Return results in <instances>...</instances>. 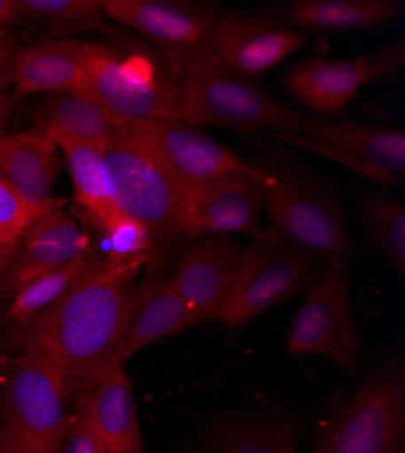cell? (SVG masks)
<instances>
[{
    "mask_svg": "<svg viewBox=\"0 0 405 453\" xmlns=\"http://www.w3.org/2000/svg\"><path fill=\"white\" fill-rule=\"evenodd\" d=\"M19 46L6 27H0V95L13 82Z\"/></svg>",
    "mask_w": 405,
    "mask_h": 453,
    "instance_id": "cell-34",
    "label": "cell"
},
{
    "mask_svg": "<svg viewBox=\"0 0 405 453\" xmlns=\"http://www.w3.org/2000/svg\"><path fill=\"white\" fill-rule=\"evenodd\" d=\"M371 82L367 55L356 58H309L289 73L287 86L306 107L335 115Z\"/></svg>",
    "mask_w": 405,
    "mask_h": 453,
    "instance_id": "cell-19",
    "label": "cell"
},
{
    "mask_svg": "<svg viewBox=\"0 0 405 453\" xmlns=\"http://www.w3.org/2000/svg\"><path fill=\"white\" fill-rule=\"evenodd\" d=\"M266 171L264 211L271 221L269 229L315 257L346 263L351 236L344 209L333 193L297 171Z\"/></svg>",
    "mask_w": 405,
    "mask_h": 453,
    "instance_id": "cell-5",
    "label": "cell"
},
{
    "mask_svg": "<svg viewBox=\"0 0 405 453\" xmlns=\"http://www.w3.org/2000/svg\"><path fill=\"white\" fill-rule=\"evenodd\" d=\"M199 323H202L200 316L175 290L169 278L147 280L135 288L121 337L119 357L126 363L140 350Z\"/></svg>",
    "mask_w": 405,
    "mask_h": 453,
    "instance_id": "cell-17",
    "label": "cell"
},
{
    "mask_svg": "<svg viewBox=\"0 0 405 453\" xmlns=\"http://www.w3.org/2000/svg\"><path fill=\"white\" fill-rule=\"evenodd\" d=\"M24 20L35 22L55 35H69L105 24L104 0H17Z\"/></svg>",
    "mask_w": 405,
    "mask_h": 453,
    "instance_id": "cell-28",
    "label": "cell"
},
{
    "mask_svg": "<svg viewBox=\"0 0 405 453\" xmlns=\"http://www.w3.org/2000/svg\"><path fill=\"white\" fill-rule=\"evenodd\" d=\"M403 439L405 373L393 361L360 385L313 453H403Z\"/></svg>",
    "mask_w": 405,
    "mask_h": 453,
    "instance_id": "cell-6",
    "label": "cell"
},
{
    "mask_svg": "<svg viewBox=\"0 0 405 453\" xmlns=\"http://www.w3.org/2000/svg\"><path fill=\"white\" fill-rule=\"evenodd\" d=\"M51 138L64 157L73 183V203L79 216L91 229L100 233L105 221L119 211L115 185L104 149L66 136Z\"/></svg>",
    "mask_w": 405,
    "mask_h": 453,
    "instance_id": "cell-22",
    "label": "cell"
},
{
    "mask_svg": "<svg viewBox=\"0 0 405 453\" xmlns=\"http://www.w3.org/2000/svg\"><path fill=\"white\" fill-rule=\"evenodd\" d=\"M117 359L102 372L88 397L81 403L107 453L144 451L136 399L131 380ZM79 406V404H77Z\"/></svg>",
    "mask_w": 405,
    "mask_h": 453,
    "instance_id": "cell-18",
    "label": "cell"
},
{
    "mask_svg": "<svg viewBox=\"0 0 405 453\" xmlns=\"http://www.w3.org/2000/svg\"><path fill=\"white\" fill-rule=\"evenodd\" d=\"M60 173V155L48 131L35 126L20 133L0 129V176L31 200L51 198Z\"/></svg>",
    "mask_w": 405,
    "mask_h": 453,
    "instance_id": "cell-21",
    "label": "cell"
},
{
    "mask_svg": "<svg viewBox=\"0 0 405 453\" xmlns=\"http://www.w3.org/2000/svg\"><path fill=\"white\" fill-rule=\"evenodd\" d=\"M62 453H107V448L93 430L82 404L71 411V421L62 442Z\"/></svg>",
    "mask_w": 405,
    "mask_h": 453,
    "instance_id": "cell-31",
    "label": "cell"
},
{
    "mask_svg": "<svg viewBox=\"0 0 405 453\" xmlns=\"http://www.w3.org/2000/svg\"><path fill=\"white\" fill-rule=\"evenodd\" d=\"M104 12L159 44L176 71L211 53V36L220 12L211 4L182 0H104Z\"/></svg>",
    "mask_w": 405,
    "mask_h": 453,
    "instance_id": "cell-11",
    "label": "cell"
},
{
    "mask_svg": "<svg viewBox=\"0 0 405 453\" xmlns=\"http://www.w3.org/2000/svg\"><path fill=\"white\" fill-rule=\"evenodd\" d=\"M105 242L104 267L140 273L155 252V236L121 209L100 229Z\"/></svg>",
    "mask_w": 405,
    "mask_h": 453,
    "instance_id": "cell-27",
    "label": "cell"
},
{
    "mask_svg": "<svg viewBox=\"0 0 405 453\" xmlns=\"http://www.w3.org/2000/svg\"><path fill=\"white\" fill-rule=\"evenodd\" d=\"M12 84V102L36 93L84 95L86 74L75 39H44L20 50Z\"/></svg>",
    "mask_w": 405,
    "mask_h": 453,
    "instance_id": "cell-20",
    "label": "cell"
},
{
    "mask_svg": "<svg viewBox=\"0 0 405 453\" xmlns=\"http://www.w3.org/2000/svg\"><path fill=\"white\" fill-rule=\"evenodd\" d=\"M117 205L157 238L186 236V196L136 122L126 124L104 149Z\"/></svg>",
    "mask_w": 405,
    "mask_h": 453,
    "instance_id": "cell-4",
    "label": "cell"
},
{
    "mask_svg": "<svg viewBox=\"0 0 405 453\" xmlns=\"http://www.w3.org/2000/svg\"><path fill=\"white\" fill-rule=\"evenodd\" d=\"M363 223L389 265L405 273V207L394 198L373 195L363 203Z\"/></svg>",
    "mask_w": 405,
    "mask_h": 453,
    "instance_id": "cell-29",
    "label": "cell"
},
{
    "mask_svg": "<svg viewBox=\"0 0 405 453\" xmlns=\"http://www.w3.org/2000/svg\"><path fill=\"white\" fill-rule=\"evenodd\" d=\"M138 274L102 265L41 318L4 334V350H35L46 357L60 375L69 404H81L107 365L121 359Z\"/></svg>",
    "mask_w": 405,
    "mask_h": 453,
    "instance_id": "cell-1",
    "label": "cell"
},
{
    "mask_svg": "<svg viewBox=\"0 0 405 453\" xmlns=\"http://www.w3.org/2000/svg\"><path fill=\"white\" fill-rule=\"evenodd\" d=\"M268 171L237 173L186 195V238L261 233Z\"/></svg>",
    "mask_w": 405,
    "mask_h": 453,
    "instance_id": "cell-13",
    "label": "cell"
},
{
    "mask_svg": "<svg viewBox=\"0 0 405 453\" xmlns=\"http://www.w3.org/2000/svg\"><path fill=\"white\" fill-rule=\"evenodd\" d=\"M13 254H15L13 249H8V247H4V245H0V278H3L4 271L8 269Z\"/></svg>",
    "mask_w": 405,
    "mask_h": 453,
    "instance_id": "cell-36",
    "label": "cell"
},
{
    "mask_svg": "<svg viewBox=\"0 0 405 453\" xmlns=\"http://www.w3.org/2000/svg\"><path fill=\"white\" fill-rule=\"evenodd\" d=\"M403 13L400 0H299L287 10L292 27L351 31L389 24Z\"/></svg>",
    "mask_w": 405,
    "mask_h": 453,
    "instance_id": "cell-25",
    "label": "cell"
},
{
    "mask_svg": "<svg viewBox=\"0 0 405 453\" xmlns=\"http://www.w3.org/2000/svg\"><path fill=\"white\" fill-rule=\"evenodd\" d=\"M315 256L278 238L271 229L261 231L247 249L237 290L216 321L238 330L292 296L309 273Z\"/></svg>",
    "mask_w": 405,
    "mask_h": 453,
    "instance_id": "cell-10",
    "label": "cell"
},
{
    "mask_svg": "<svg viewBox=\"0 0 405 453\" xmlns=\"http://www.w3.org/2000/svg\"><path fill=\"white\" fill-rule=\"evenodd\" d=\"M0 453H62V444H44L33 441L0 425Z\"/></svg>",
    "mask_w": 405,
    "mask_h": 453,
    "instance_id": "cell-33",
    "label": "cell"
},
{
    "mask_svg": "<svg viewBox=\"0 0 405 453\" xmlns=\"http://www.w3.org/2000/svg\"><path fill=\"white\" fill-rule=\"evenodd\" d=\"M367 60H370L371 81L393 77V74L401 71L403 65H405V42H403V36H400V39L389 42L382 50H378V51H375L371 55H367Z\"/></svg>",
    "mask_w": 405,
    "mask_h": 453,
    "instance_id": "cell-32",
    "label": "cell"
},
{
    "mask_svg": "<svg viewBox=\"0 0 405 453\" xmlns=\"http://www.w3.org/2000/svg\"><path fill=\"white\" fill-rule=\"evenodd\" d=\"M302 44L304 35L291 24L266 15L228 12L216 20L211 53L249 77H259L297 53Z\"/></svg>",
    "mask_w": 405,
    "mask_h": 453,
    "instance_id": "cell-15",
    "label": "cell"
},
{
    "mask_svg": "<svg viewBox=\"0 0 405 453\" xmlns=\"http://www.w3.org/2000/svg\"><path fill=\"white\" fill-rule=\"evenodd\" d=\"M147 142L182 188H195L237 173H261L262 167L244 162L233 149L183 122H136Z\"/></svg>",
    "mask_w": 405,
    "mask_h": 453,
    "instance_id": "cell-12",
    "label": "cell"
},
{
    "mask_svg": "<svg viewBox=\"0 0 405 453\" xmlns=\"http://www.w3.org/2000/svg\"><path fill=\"white\" fill-rule=\"evenodd\" d=\"M207 453H213V451H207Z\"/></svg>",
    "mask_w": 405,
    "mask_h": 453,
    "instance_id": "cell-39",
    "label": "cell"
},
{
    "mask_svg": "<svg viewBox=\"0 0 405 453\" xmlns=\"http://www.w3.org/2000/svg\"><path fill=\"white\" fill-rule=\"evenodd\" d=\"M75 50L86 74V96L126 122H182L180 81L171 64L90 41L75 39Z\"/></svg>",
    "mask_w": 405,
    "mask_h": 453,
    "instance_id": "cell-3",
    "label": "cell"
},
{
    "mask_svg": "<svg viewBox=\"0 0 405 453\" xmlns=\"http://www.w3.org/2000/svg\"><path fill=\"white\" fill-rule=\"evenodd\" d=\"M245 257L247 247L235 240L207 238L180 257L169 283L202 321H216L237 290Z\"/></svg>",
    "mask_w": 405,
    "mask_h": 453,
    "instance_id": "cell-14",
    "label": "cell"
},
{
    "mask_svg": "<svg viewBox=\"0 0 405 453\" xmlns=\"http://www.w3.org/2000/svg\"><path fill=\"white\" fill-rule=\"evenodd\" d=\"M206 439L213 453H297L294 426L273 419H220L207 428Z\"/></svg>",
    "mask_w": 405,
    "mask_h": 453,
    "instance_id": "cell-26",
    "label": "cell"
},
{
    "mask_svg": "<svg viewBox=\"0 0 405 453\" xmlns=\"http://www.w3.org/2000/svg\"><path fill=\"white\" fill-rule=\"evenodd\" d=\"M71 404L55 366L35 350L0 352V425L33 441L62 444Z\"/></svg>",
    "mask_w": 405,
    "mask_h": 453,
    "instance_id": "cell-7",
    "label": "cell"
},
{
    "mask_svg": "<svg viewBox=\"0 0 405 453\" xmlns=\"http://www.w3.org/2000/svg\"><path fill=\"white\" fill-rule=\"evenodd\" d=\"M91 249L90 234L79 219L71 218L64 209L46 214L35 221L19 242L0 278V301H8L24 285L69 265Z\"/></svg>",
    "mask_w": 405,
    "mask_h": 453,
    "instance_id": "cell-16",
    "label": "cell"
},
{
    "mask_svg": "<svg viewBox=\"0 0 405 453\" xmlns=\"http://www.w3.org/2000/svg\"><path fill=\"white\" fill-rule=\"evenodd\" d=\"M271 136L313 150L354 173L387 187L403 183L405 133L349 120L306 119L300 133H269Z\"/></svg>",
    "mask_w": 405,
    "mask_h": 453,
    "instance_id": "cell-9",
    "label": "cell"
},
{
    "mask_svg": "<svg viewBox=\"0 0 405 453\" xmlns=\"http://www.w3.org/2000/svg\"><path fill=\"white\" fill-rule=\"evenodd\" d=\"M362 349L346 263L333 261L294 314L287 352L294 357H325L346 372H356Z\"/></svg>",
    "mask_w": 405,
    "mask_h": 453,
    "instance_id": "cell-8",
    "label": "cell"
},
{
    "mask_svg": "<svg viewBox=\"0 0 405 453\" xmlns=\"http://www.w3.org/2000/svg\"><path fill=\"white\" fill-rule=\"evenodd\" d=\"M129 122L81 93H55L41 112L39 127L51 136H66L105 149L113 136Z\"/></svg>",
    "mask_w": 405,
    "mask_h": 453,
    "instance_id": "cell-24",
    "label": "cell"
},
{
    "mask_svg": "<svg viewBox=\"0 0 405 453\" xmlns=\"http://www.w3.org/2000/svg\"><path fill=\"white\" fill-rule=\"evenodd\" d=\"M133 453H145V449L144 451H133Z\"/></svg>",
    "mask_w": 405,
    "mask_h": 453,
    "instance_id": "cell-38",
    "label": "cell"
},
{
    "mask_svg": "<svg viewBox=\"0 0 405 453\" xmlns=\"http://www.w3.org/2000/svg\"><path fill=\"white\" fill-rule=\"evenodd\" d=\"M182 122L193 127L300 133L306 117L275 96L256 77L213 53L190 60L178 73Z\"/></svg>",
    "mask_w": 405,
    "mask_h": 453,
    "instance_id": "cell-2",
    "label": "cell"
},
{
    "mask_svg": "<svg viewBox=\"0 0 405 453\" xmlns=\"http://www.w3.org/2000/svg\"><path fill=\"white\" fill-rule=\"evenodd\" d=\"M24 19L17 10V0H0V27L19 26Z\"/></svg>",
    "mask_w": 405,
    "mask_h": 453,
    "instance_id": "cell-35",
    "label": "cell"
},
{
    "mask_svg": "<svg viewBox=\"0 0 405 453\" xmlns=\"http://www.w3.org/2000/svg\"><path fill=\"white\" fill-rule=\"evenodd\" d=\"M6 111H8V104L4 102V96L0 95V129H3V122L6 117Z\"/></svg>",
    "mask_w": 405,
    "mask_h": 453,
    "instance_id": "cell-37",
    "label": "cell"
},
{
    "mask_svg": "<svg viewBox=\"0 0 405 453\" xmlns=\"http://www.w3.org/2000/svg\"><path fill=\"white\" fill-rule=\"evenodd\" d=\"M64 205L66 200L55 196L43 202L31 200L0 176V245L17 250L19 242L35 221L64 209Z\"/></svg>",
    "mask_w": 405,
    "mask_h": 453,
    "instance_id": "cell-30",
    "label": "cell"
},
{
    "mask_svg": "<svg viewBox=\"0 0 405 453\" xmlns=\"http://www.w3.org/2000/svg\"><path fill=\"white\" fill-rule=\"evenodd\" d=\"M104 265V252L95 247L77 261L53 271L19 288L10 299L8 307L0 319V335L22 328L24 325L41 318L82 280Z\"/></svg>",
    "mask_w": 405,
    "mask_h": 453,
    "instance_id": "cell-23",
    "label": "cell"
}]
</instances>
